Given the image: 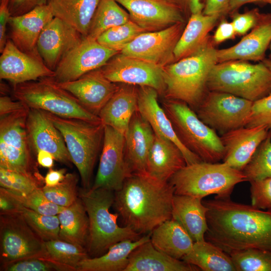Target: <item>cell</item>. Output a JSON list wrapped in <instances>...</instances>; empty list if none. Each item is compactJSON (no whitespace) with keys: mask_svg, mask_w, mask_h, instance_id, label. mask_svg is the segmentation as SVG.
Segmentation results:
<instances>
[{"mask_svg":"<svg viewBox=\"0 0 271 271\" xmlns=\"http://www.w3.org/2000/svg\"><path fill=\"white\" fill-rule=\"evenodd\" d=\"M202 202L208 209L206 240L228 254L248 248L271 252V208L260 209L230 197Z\"/></svg>","mask_w":271,"mask_h":271,"instance_id":"cell-1","label":"cell"},{"mask_svg":"<svg viewBox=\"0 0 271 271\" xmlns=\"http://www.w3.org/2000/svg\"><path fill=\"white\" fill-rule=\"evenodd\" d=\"M174 187L147 174L132 173L114 192L113 204L124 226L140 234L151 233L172 218Z\"/></svg>","mask_w":271,"mask_h":271,"instance_id":"cell-2","label":"cell"},{"mask_svg":"<svg viewBox=\"0 0 271 271\" xmlns=\"http://www.w3.org/2000/svg\"><path fill=\"white\" fill-rule=\"evenodd\" d=\"M217 63V49L209 38L194 53L163 67L166 97L196 108L208 91V77Z\"/></svg>","mask_w":271,"mask_h":271,"instance_id":"cell-3","label":"cell"},{"mask_svg":"<svg viewBox=\"0 0 271 271\" xmlns=\"http://www.w3.org/2000/svg\"><path fill=\"white\" fill-rule=\"evenodd\" d=\"M87 212L89 223L86 246L88 255L98 257L106 253L115 243L126 239L136 240L141 234L130 227L119 226V214L111 213L110 207L114 201V192L104 188H82L78 191Z\"/></svg>","mask_w":271,"mask_h":271,"instance_id":"cell-4","label":"cell"},{"mask_svg":"<svg viewBox=\"0 0 271 271\" xmlns=\"http://www.w3.org/2000/svg\"><path fill=\"white\" fill-rule=\"evenodd\" d=\"M247 181L242 171L226 164L204 161L186 165L176 173L169 182L175 194L203 199L215 194L216 198L230 197L234 186Z\"/></svg>","mask_w":271,"mask_h":271,"instance_id":"cell-5","label":"cell"},{"mask_svg":"<svg viewBox=\"0 0 271 271\" xmlns=\"http://www.w3.org/2000/svg\"><path fill=\"white\" fill-rule=\"evenodd\" d=\"M208 91L226 92L254 102L271 93V71L261 61L219 62L212 69Z\"/></svg>","mask_w":271,"mask_h":271,"instance_id":"cell-6","label":"cell"},{"mask_svg":"<svg viewBox=\"0 0 271 271\" xmlns=\"http://www.w3.org/2000/svg\"><path fill=\"white\" fill-rule=\"evenodd\" d=\"M45 112L62 135L72 163L79 173L83 188H90L93 168L102 146L104 124Z\"/></svg>","mask_w":271,"mask_h":271,"instance_id":"cell-7","label":"cell"},{"mask_svg":"<svg viewBox=\"0 0 271 271\" xmlns=\"http://www.w3.org/2000/svg\"><path fill=\"white\" fill-rule=\"evenodd\" d=\"M163 108L184 146L202 161L218 163L224 157V148L216 131L204 123L186 103L167 99Z\"/></svg>","mask_w":271,"mask_h":271,"instance_id":"cell-8","label":"cell"},{"mask_svg":"<svg viewBox=\"0 0 271 271\" xmlns=\"http://www.w3.org/2000/svg\"><path fill=\"white\" fill-rule=\"evenodd\" d=\"M13 95L29 108L48 112L62 117L101 122L98 116L86 110L52 77L14 85Z\"/></svg>","mask_w":271,"mask_h":271,"instance_id":"cell-9","label":"cell"},{"mask_svg":"<svg viewBox=\"0 0 271 271\" xmlns=\"http://www.w3.org/2000/svg\"><path fill=\"white\" fill-rule=\"evenodd\" d=\"M29 109L0 116V167L27 174L40 175L27 130Z\"/></svg>","mask_w":271,"mask_h":271,"instance_id":"cell-10","label":"cell"},{"mask_svg":"<svg viewBox=\"0 0 271 271\" xmlns=\"http://www.w3.org/2000/svg\"><path fill=\"white\" fill-rule=\"evenodd\" d=\"M253 103L230 93L208 91L196 113L204 123L222 134L246 126Z\"/></svg>","mask_w":271,"mask_h":271,"instance_id":"cell-11","label":"cell"},{"mask_svg":"<svg viewBox=\"0 0 271 271\" xmlns=\"http://www.w3.org/2000/svg\"><path fill=\"white\" fill-rule=\"evenodd\" d=\"M2 266L25 259L45 257V242L17 212L1 213Z\"/></svg>","mask_w":271,"mask_h":271,"instance_id":"cell-12","label":"cell"},{"mask_svg":"<svg viewBox=\"0 0 271 271\" xmlns=\"http://www.w3.org/2000/svg\"><path fill=\"white\" fill-rule=\"evenodd\" d=\"M102 148L97 174L91 188L115 192L121 188L132 174L125 158L124 135L104 125Z\"/></svg>","mask_w":271,"mask_h":271,"instance_id":"cell-13","label":"cell"},{"mask_svg":"<svg viewBox=\"0 0 271 271\" xmlns=\"http://www.w3.org/2000/svg\"><path fill=\"white\" fill-rule=\"evenodd\" d=\"M184 29L183 22L161 30L143 33L120 53L164 67L175 62L174 50Z\"/></svg>","mask_w":271,"mask_h":271,"instance_id":"cell-14","label":"cell"},{"mask_svg":"<svg viewBox=\"0 0 271 271\" xmlns=\"http://www.w3.org/2000/svg\"><path fill=\"white\" fill-rule=\"evenodd\" d=\"M119 53L103 46L95 39L84 37L63 57L52 78L58 83L75 80L90 71L101 68Z\"/></svg>","mask_w":271,"mask_h":271,"instance_id":"cell-15","label":"cell"},{"mask_svg":"<svg viewBox=\"0 0 271 271\" xmlns=\"http://www.w3.org/2000/svg\"><path fill=\"white\" fill-rule=\"evenodd\" d=\"M100 69L104 76L112 82L148 86L159 93H165L163 67L149 62L119 52Z\"/></svg>","mask_w":271,"mask_h":271,"instance_id":"cell-16","label":"cell"},{"mask_svg":"<svg viewBox=\"0 0 271 271\" xmlns=\"http://www.w3.org/2000/svg\"><path fill=\"white\" fill-rule=\"evenodd\" d=\"M1 53V79L9 81L13 86L54 76V71L46 65L39 54L21 51L10 39Z\"/></svg>","mask_w":271,"mask_h":271,"instance_id":"cell-17","label":"cell"},{"mask_svg":"<svg viewBox=\"0 0 271 271\" xmlns=\"http://www.w3.org/2000/svg\"><path fill=\"white\" fill-rule=\"evenodd\" d=\"M26 127L31 148L36 153L44 151L68 167L73 164L62 135L45 111L30 108Z\"/></svg>","mask_w":271,"mask_h":271,"instance_id":"cell-18","label":"cell"},{"mask_svg":"<svg viewBox=\"0 0 271 271\" xmlns=\"http://www.w3.org/2000/svg\"><path fill=\"white\" fill-rule=\"evenodd\" d=\"M83 38L70 25L54 17L41 32L37 48L46 65L54 71L63 57L78 45Z\"/></svg>","mask_w":271,"mask_h":271,"instance_id":"cell-19","label":"cell"},{"mask_svg":"<svg viewBox=\"0 0 271 271\" xmlns=\"http://www.w3.org/2000/svg\"><path fill=\"white\" fill-rule=\"evenodd\" d=\"M57 83L73 95L86 110L97 116L119 86L107 79L100 68L75 80Z\"/></svg>","mask_w":271,"mask_h":271,"instance_id":"cell-20","label":"cell"},{"mask_svg":"<svg viewBox=\"0 0 271 271\" xmlns=\"http://www.w3.org/2000/svg\"><path fill=\"white\" fill-rule=\"evenodd\" d=\"M128 12L130 20L147 32L183 23L182 12L168 0H115Z\"/></svg>","mask_w":271,"mask_h":271,"instance_id":"cell-21","label":"cell"},{"mask_svg":"<svg viewBox=\"0 0 271 271\" xmlns=\"http://www.w3.org/2000/svg\"><path fill=\"white\" fill-rule=\"evenodd\" d=\"M269 130L265 126H244L221 134L224 148L223 163L242 171Z\"/></svg>","mask_w":271,"mask_h":271,"instance_id":"cell-22","label":"cell"},{"mask_svg":"<svg viewBox=\"0 0 271 271\" xmlns=\"http://www.w3.org/2000/svg\"><path fill=\"white\" fill-rule=\"evenodd\" d=\"M138 110L151 125L155 134L173 142L181 151L187 165L202 161L181 142L164 108L158 101L159 93L148 86H141L138 90Z\"/></svg>","mask_w":271,"mask_h":271,"instance_id":"cell-23","label":"cell"},{"mask_svg":"<svg viewBox=\"0 0 271 271\" xmlns=\"http://www.w3.org/2000/svg\"><path fill=\"white\" fill-rule=\"evenodd\" d=\"M271 43V14H261L256 25L238 43L217 50L218 63L231 60L262 61Z\"/></svg>","mask_w":271,"mask_h":271,"instance_id":"cell-24","label":"cell"},{"mask_svg":"<svg viewBox=\"0 0 271 271\" xmlns=\"http://www.w3.org/2000/svg\"><path fill=\"white\" fill-rule=\"evenodd\" d=\"M54 17L48 4L37 7L21 15L11 16L8 24L9 39L23 52L39 54L37 48L38 39Z\"/></svg>","mask_w":271,"mask_h":271,"instance_id":"cell-25","label":"cell"},{"mask_svg":"<svg viewBox=\"0 0 271 271\" xmlns=\"http://www.w3.org/2000/svg\"><path fill=\"white\" fill-rule=\"evenodd\" d=\"M154 136L151 125L137 110L124 134L125 158L132 174H147V159Z\"/></svg>","mask_w":271,"mask_h":271,"instance_id":"cell-26","label":"cell"},{"mask_svg":"<svg viewBox=\"0 0 271 271\" xmlns=\"http://www.w3.org/2000/svg\"><path fill=\"white\" fill-rule=\"evenodd\" d=\"M186 165L184 155L177 146L155 134L147 162L148 175L162 182H168Z\"/></svg>","mask_w":271,"mask_h":271,"instance_id":"cell-27","label":"cell"},{"mask_svg":"<svg viewBox=\"0 0 271 271\" xmlns=\"http://www.w3.org/2000/svg\"><path fill=\"white\" fill-rule=\"evenodd\" d=\"M138 90L132 85L124 84L119 86L98 114L104 125L109 126L124 135L138 110Z\"/></svg>","mask_w":271,"mask_h":271,"instance_id":"cell-28","label":"cell"},{"mask_svg":"<svg viewBox=\"0 0 271 271\" xmlns=\"http://www.w3.org/2000/svg\"><path fill=\"white\" fill-rule=\"evenodd\" d=\"M208 210L202 198L177 194L173 196L172 218L185 229L194 242L205 240Z\"/></svg>","mask_w":271,"mask_h":271,"instance_id":"cell-29","label":"cell"},{"mask_svg":"<svg viewBox=\"0 0 271 271\" xmlns=\"http://www.w3.org/2000/svg\"><path fill=\"white\" fill-rule=\"evenodd\" d=\"M196 266L173 258L155 247L151 240L130 253L124 271H197Z\"/></svg>","mask_w":271,"mask_h":271,"instance_id":"cell-30","label":"cell"},{"mask_svg":"<svg viewBox=\"0 0 271 271\" xmlns=\"http://www.w3.org/2000/svg\"><path fill=\"white\" fill-rule=\"evenodd\" d=\"M150 236L156 248L178 259H182L190 251L194 243L185 229L172 218L157 226Z\"/></svg>","mask_w":271,"mask_h":271,"instance_id":"cell-31","label":"cell"},{"mask_svg":"<svg viewBox=\"0 0 271 271\" xmlns=\"http://www.w3.org/2000/svg\"><path fill=\"white\" fill-rule=\"evenodd\" d=\"M150 239L149 234L136 240L126 239L118 242L102 255L84 259L79 264L77 271H124L132 251Z\"/></svg>","mask_w":271,"mask_h":271,"instance_id":"cell-32","label":"cell"},{"mask_svg":"<svg viewBox=\"0 0 271 271\" xmlns=\"http://www.w3.org/2000/svg\"><path fill=\"white\" fill-rule=\"evenodd\" d=\"M220 15H206L202 12L191 14L174 50L175 62L195 52L209 38Z\"/></svg>","mask_w":271,"mask_h":271,"instance_id":"cell-33","label":"cell"},{"mask_svg":"<svg viewBox=\"0 0 271 271\" xmlns=\"http://www.w3.org/2000/svg\"><path fill=\"white\" fill-rule=\"evenodd\" d=\"M100 0H48L54 17L76 29L84 37L87 36L90 23Z\"/></svg>","mask_w":271,"mask_h":271,"instance_id":"cell-34","label":"cell"},{"mask_svg":"<svg viewBox=\"0 0 271 271\" xmlns=\"http://www.w3.org/2000/svg\"><path fill=\"white\" fill-rule=\"evenodd\" d=\"M57 215L60 222L59 239L86 248L89 218L80 198L78 197L72 204L65 207Z\"/></svg>","mask_w":271,"mask_h":271,"instance_id":"cell-35","label":"cell"},{"mask_svg":"<svg viewBox=\"0 0 271 271\" xmlns=\"http://www.w3.org/2000/svg\"><path fill=\"white\" fill-rule=\"evenodd\" d=\"M182 260L203 271H236L230 255L206 240L194 242L190 251Z\"/></svg>","mask_w":271,"mask_h":271,"instance_id":"cell-36","label":"cell"},{"mask_svg":"<svg viewBox=\"0 0 271 271\" xmlns=\"http://www.w3.org/2000/svg\"><path fill=\"white\" fill-rule=\"evenodd\" d=\"M130 20L129 15L115 0H100L86 37L96 40L107 30Z\"/></svg>","mask_w":271,"mask_h":271,"instance_id":"cell-37","label":"cell"},{"mask_svg":"<svg viewBox=\"0 0 271 271\" xmlns=\"http://www.w3.org/2000/svg\"><path fill=\"white\" fill-rule=\"evenodd\" d=\"M46 256L50 260L77 271L80 262L89 257L86 248L60 239L45 242Z\"/></svg>","mask_w":271,"mask_h":271,"instance_id":"cell-38","label":"cell"},{"mask_svg":"<svg viewBox=\"0 0 271 271\" xmlns=\"http://www.w3.org/2000/svg\"><path fill=\"white\" fill-rule=\"evenodd\" d=\"M15 204L16 210L13 212L20 214L42 240L46 242L59 238L60 222L57 215L42 214L16 203Z\"/></svg>","mask_w":271,"mask_h":271,"instance_id":"cell-39","label":"cell"},{"mask_svg":"<svg viewBox=\"0 0 271 271\" xmlns=\"http://www.w3.org/2000/svg\"><path fill=\"white\" fill-rule=\"evenodd\" d=\"M42 188L37 189L27 194H21L1 187L0 192L15 203L40 214L47 215H58L65 207L49 200L45 196Z\"/></svg>","mask_w":271,"mask_h":271,"instance_id":"cell-40","label":"cell"},{"mask_svg":"<svg viewBox=\"0 0 271 271\" xmlns=\"http://www.w3.org/2000/svg\"><path fill=\"white\" fill-rule=\"evenodd\" d=\"M147 32L130 20L104 31L96 40L103 46L120 52L137 36Z\"/></svg>","mask_w":271,"mask_h":271,"instance_id":"cell-41","label":"cell"},{"mask_svg":"<svg viewBox=\"0 0 271 271\" xmlns=\"http://www.w3.org/2000/svg\"><path fill=\"white\" fill-rule=\"evenodd\" d=\"M236 271H271V252L258 248L234 251L228 254Z\"/></svg>","mask_w":271,"mask_h":271,"instance_id":"cell-42","label":"cell"},{"mask_svg":"<svg viewBox=\"0 0 271 271\" xmlns=\"http://www.w3.org/2000/svg\"><path fill=\"white\" fill-rule=\"evenodd\" d=\"M44 177L30 175L0 167L1 187L21 194H27L44 185Z\"/></svg>","mask_w":271,"mask_h":271,"instance_id":"cell-43","label":"cell"},{"mask_svg":"<svg viewBox=\"0 0 271 271\" xmlns=\"http://www.w3.org/2000/svg\"><path fill=\"white\" fill-rule=\"evenodd\" d=\"M242 171L249 182L271 176V130Z\"/></svg>","mask_w":271,"mask_h":271,"instance_id":"cell-44","label":"cell"},{"mask_svg":"<svg viewBox=\"0 0 271 271\" xmlns=\"http://www.w3.org/2000/svg\"><path fill=\"white\" fill-rule=\"evenodd\" d=\"M78 178L75 173H66L63 180L58 185L48 187L44 185L42 190L46 197L52 202L66 207L78 198Z\"/></svg>","mask_w":271,"mask_h":271,"instance_id":"cell-45","label":"cell"},{"mask_svg":"<svg viewBox=\"0 0 271 271\" xmlns=\"http://www.w3.org/2000/svg\"><path fill=\"white\" fill-rule=\"evenodd\" d=\"M7 271H73L70 267L45 257H35L17 261L3 266Z\"/></svg>","mask_w":271,"mask_h":271,"instance_id":"cell-46","label":"cell"},{"mask_svg":"<svg viewBox=\"0 0 271 271\" xmlns=\"http://www.w3.org/2000/svg\"><path fill=\"white\" fill-rule=\"evenodd\" d=\"M260 125L271 130V93L253 102L245 126Z\"/></svg>","mask_w":271,"mask_h":271,"instance_id":"cell-47","label":"cell"},{"mask_svg":"<svg viewBox=\"0 0 271 271\" xmlns=\"http://www.w3.org/2000/svg\"><path fill=\"white\" fill-rule=\"evenodd\" d=\"M250 183L251 205L262 210L271 208V176Z\"/></svg>","mask_w":271,"mask_h":271,"instance_id":"cell-48","label":"cell"},{"mask_svg":"<svg viewBox=\"0 0 271 271\" xmlns=\"http://www.w3.org/2000/svg\"><path fill=\"white\" fill-rule=\"evenodd\" d=\"M261 14L257 9L242 14L236 13L232 21L236 34H245L256 25Z\"/></svg>","mask_w":271,"mask_h":271,"instance_id":"cell-49","label":"cell"},{"mask_svg":"<svg viewBox=\"0 0 271 271\" xmlns=\"http://www.w3.org/2000/svg\"><path fill=\"white\" fill-rule=\"evenodd\" d=\"M48 0H10L12 16H19L32 11L37 7L47 5Z\"/></svg>","mask_w":271,"mask_h":271,"instance_id":"cell-50","label":"cell"},{"mask_svg":"<svg viewBox=\"0 0 271 271\" xmlns=\"http://www.w3.org/2000/svg\"><path fill=\"white\" fill-rule=\"evenodd\" d=\"M10 0H0V52L3 50L8 40L6 32L12 16L10 8Z\"/></svg>","mask_w":271,"mask_h":271,"instance_id":"cell-51","label":"cell"},{"mask_svg":"<svg viewBox=\"0 0 271 271\" xmlns=\"http://www.w3.org/2000/svg\"><path fill=\"white\" fill-rule=\"evenodd\" d=\"M206 15L222 16L229 13V0H206L202 11Z\"/></svg>","mask_w":271,"mask_h":271,"instance_id":"cell-52","label":"cell"},{"mask_svg":"<svg viewBox=\"0 0 271 271\" xmlns=\"http://www.w3.org/2000/svg\"><path fill=\"white\" fill-rule=\"evenodd\" d=\"M236 34L232 22L223 20L215 31L213 40L215 43H220L234 38Z\"/></svg>","mask_w":271,"mask_h":271,"instance_id":"cell-53","label":"cell"},{"mask_svg":"<svg viewBox=\"0 0 271 271\" xmlns=\"http://www.w3.org/2000/svg\"><path fill=\"white\" fill-rule=\"evenodd\" d=\"M29 108L20 100H14L10 97L3 95L0 97V116L12 113Z\"/></svg>","mask_w":271,"mask_h":271,"instance_id":"cell-54","label":"cell"},{"mask_svg":"<svg viewBox=\"0 0 271 271\" xmlns=\"http://www.w3.org/2000/svg\"><path fill=\"white\" fill-rule=\"evenodd\" d=\"M175 5L182 12L188 11L191 14L202 12L204 4L201 0H168Z\"/></svg>","mask_w":271,"mask_h":271,"instance_id":"cell-55","label":"cell"},{"mask_svg":"<svg viewBox=\"0 0 271 271\" xmlns=\"http://www.w3.org/2000/svg\"><path fill=\"white\" fill-rule=\"evenodd\" d=\"M66 169L54 170L49 169L48 172L44 177V185L48 187L55 186L64 179L66 175Z\"/></svg>","mask_w":271,"mask_h":271,"instance_id":"cell-56","label":"cell"},{"mask_svg":"<svg viewBox=\"0 0 271 271\" xmlns=\"http://www.w3.org/2000/svg\"><path fill=\"white\" fill-rule=\"evenodd\" d=\"M37 163L42 167L52 168L54 166L55 158L50 153L44 151H38L36 153Z\"/></svg>","mask_w":271,"mask_h":271,"instance_id":"cell-57","label":"cell"},{"mask_svg":"<svg viewBox=\"0 0 271 271\" xmlns=\"http://www.w3.org/2000/svg\"><path fill=\"white\" fill-rule=\"evenodd\" d=\"M270 0H229V13H232L243 5L252 3L267 4Z\"/></svg>","mask_w":271,"mask_h":271,"instance_id":"cell-58","label":"cell"},{"mask_svg":"<svg viewBox=\"0 0 271 271\" xmlns=\"http://www.w3.org/2000/svg\"><path fill=\"white\" fill-rule=\"evenodd\" d=\"M269 49L270 51V56L268 58H264V60L262 61L263 63L269 68L271 71V43L269 45Z\"/></svg>","mask_w":271,"mask_h":271,"instance_id":"cell-59","label":"cell"},{"mask_svg":"<svg viewBox=\"0 0 271 271\" xmlns=\"http://www.w3.org/2000/svg\"><path fill=\"white\" fill-rule=\"evenodd\" d=\"M267 4H269V5H271V0H270V1H268Z\"/></svg>","mask_w":271,"mask_h":271,"instance_id":"cell-60","label":"cell"}]
</instances>
